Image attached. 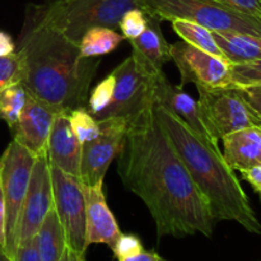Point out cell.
I'll use <instances>...</instances> for the list:
<instances>
[{"label":"cell","mask_w":261,"mask_h":261,"mask_svg":"<svg viewBox=\"0 0 261 261\" xmlns=\"http://www.w3.org/2000/svg\"><path fill=\"white\" fill-rule=\"evenodd\" d=\"M117 172L150 212L158 239L212 237L216 218L154 114V102L129 120Z\"/></svg>","instance_id":"obj_1"},{"label":"cell","mask_w":261,"mask_h":261,"mask_svg":"<svg viewBox=\"0 0 261 261\" xmlns=\"http://www.w3.org/2000/svg\"><path fill=\"white\" fill-rule=\"evenodd\" d=\"M17 51L24 66L22 84L32 96L68 114L87 107L101 60L82 56L79 43L43 25L30 5Z\"/></svg>","instance_id":"obj_2"},{"label":"cell","mask_w":261,"mask_h":261,"mask_svg":"<svg viewBox=\"0 0 261 261\" xmlns=\"http://www.w3.org/2000/svg\"><path fill=\"white\" fill-rule=\"evenodd\" d=\"M154 114L191 178L208 201L216 221H233L247 232L261 234V223L234 171L224 161L222 150L204 144L184 122L154 103Z\"/></svg>","instance_id":"obj_3"},{"label":"cell","mask_w":261,"mask_h":261,"mask_svg":"<svg viewBox=\"0 0 261 261\" xmlns=\"http://www.w3.org/2000/svg\"><path fill=\"white\" fill-rule=\"evenodd\" d=\"M30 7L43 25L79 43L89 28L117 30L127 10L142 9V0H50Z\"/></svg>","instance_id":"obj_4"},{"label":"cell","mask_w":261,"mask_h":261,"mask_svg":"<svg viewBox=\"0 0 261 261\" xmlns=\"http://www.w3.org/2000/svg\"><path fill=\"white\" fill-rule=\"evenodd\" d=\"M142 9L160 20L188 19L212 32L261 37V18L239 12L219 0H142Z\"/></svg>","instance_id":"obj_5"},{"label":"cell","mask_w":261,"mask_h":261,"mask_svg":"<svg viewBox=\"0 0 261 261\" xmlns=\"http://www.w3.org/2000/svg\"><path fill=\"white\" fill-rule=\"evenodd\" d=\"M201 121L216 140L246 127L261 126V116L236 86L196 87Z\"/></svg>","instance_id":"obj_6"},{"label":"cell","mask_w":261,"mask_h":261,"mask_svg":"<svg viewBox=\"0 0 261 261\" xmlns=\"http://www.w3.org/2000/svg\"><path fill=\"white\" fill-rule=\"evenodd\" d=\"M36 157L19 143L12 140L0 157V185L7 213V249L12 259L18 246L20 212L30 185Z\"/></svg>","instance_id":"obj_7"},{"label":"cell","mask_w":261,"mask_h":261,"mask_svg":"<svg viewBox=\"0 0 261 261\" xmlns=\"http://www.w3.org/2000/svg\"><path fill=\"white\" fill-rule=\"evenodd\" d=\"M54 209L64 227L70 251L84 254L86 245V201L81 181L50 165Z\"/></svg>","instance_id":"obj_8"},{"label":"cell","mask_w":261,"mask_h":261,"mask_svg":"<svg viewBox=\"0 0 261 261\" xmlns=\"http://www.w3.org/2000/svg\"><path fill=\"white\" fill-rule=\"evenodd\" d=\"M97 121L99 135L82 145L79 181L87 186L103 184L110 165L121 152L129 125L125 117H106Z\"/></svg>","instance_id":"obj_9"},{"label":"cell","mask_w":261,"mask_h":261,"mask_svg":"<svg viewBox=\"0 0 261 261\" xmlns=\"http://www.w3.org/2000/svg\"><path fill=\"white\" fill-rule=\"evenodd\" d=\"M112 75L115 76L112 101L98 120L106 117H125L129 121L154 102L153 89L158 76L152 78L143 73L137 66L133 56L125 59L112 71Z\"/></svg>","instance_id":"obj_10"},{"label":"cell","mask_w":261,"mask_h":261,"mask_svg":"<svg viewBox=\"0 0 261 261\" xmlns=\"http://www.w3.org/2000/svg\"><path fill=\"white\" fill-rule=\"evenodd\" d=\"M170 51L171 59L180 71L181 84L193 83L208 88L232 84L231 64L224 58L205 53L182 40L170 45Z\"/></svg>","instance_id":"obj_11"},{"label":"cell","mask_w":261,"mask_h":261,"mask_svg":"<svg viewBox=\"0 0 261 261\" xmlns=\"http://www.w3.org/2000/svg\"><path fill=\"white\" fill-rule=\"evenodd\" d=\"M54 206L53 182L47 155L36 158L30 185L20 212L18 245L30 241L37 233L43 219Z\"/></svg>","instance_id":"obj_12"},{"label":"cell","mask_w":261,"mask_h":261,"mask_svg":"<svg viewBox=\"0 0 261 261\" xmlns=\"http://www.w3.org/2000/svg\"><path fill=\"white\" fill-rule=\"evenodd\" d=\"M58 109L31 94L19 120L12 130L13 140L30 150L36 158L47 155V143Z\"/></svg>","instance_id":"obj_13"},{"label":"cell","mask_w":261,"mask_h":261,"mask_svg":"<svg viewBox=\"0 0 261 261\" xmlns=\"http://www.w3.org/2000/svg\"><path fill=\"white\" fill-rule=\"evenodd\" d=\"M153 99H154V103L162 106L163 109L171 112L176 119L184 122L204 144L216 150H221L218 140H216L209 134L206 127L204 126L203 121H201L198 102L193 97L189 96L188 93H185L181 89V87L171 84L165 76V74L155 79Z\"/></svg>","instance_id":"obj_14"},{"label":"cell","mask_w":261,"mask_h":261,"mask_svg":"<svg viewBox=\"0 0 261 261\" xmlns=\"http://www.w3.org/2000/svg\"><path fill=\"white\" fill-rule=\"evenodd\" d=\"M86 201V245H107L112 249L122 233L115 216L107 205L103 184L94 186L82 185Z\"/></svg>","instance_id":"obj_15"},{"label":"cell","mask_w":261,"mask_h":261,"mask_svg":"<svg viewBox=\"0 0 261 261\" xmlns=\"http://www.w3.org/2000/svg\"><path fill=\"white\" fill-rule=\"evenodd\" d=\"M158 18L148 15V25L137 38L129 40L133 47V59L138 68L152 78L163 74V66L171 59L170 43L166 41Z\"/></svg>","instance_id":"obj_16"},{"label":"cell","mask_w":261,"mask_h":261,"mask_svg":"<svg viewBox=\"0 0 261 261\" xmlns=\"http://www.w3.org/2000/svg\"><path fill=\"white\" fill-rule=\"evenodd\" d=\"M82 144L71 130L68 112H60L51 127L47 143L48 163L79 180Z\"/></svg>","instance_id":"obj_17"},{"label":"cell","mask_w":261,"mask_h":261,"mask_svg":"<svg viewBox=\"0 0 261 261\" xmlns=\"http://www.w3.org/2000/svg\"><path fill=\"white\" fill-rule=\"evenodd\" d=\"M227 165L233 171H246L261 165V126L246 127L222 138Z\"/></svg>","instance_id":"obj_18"},{"label":"cell","mask_w":261,"mask_h":261,"mask_svg":"<svg viewBox=\"0 0 261 261\" xmlns=\"http://www.w3.org/2000/svg\"><path fill=\"white\" fill-rule=\"evenodd\" d=\"M213 37L229 64L261 59V37L233 32H213Z\"/></svg>","instance_id":"obj_19"},{"label":"cell","mask_w":261,"mask_h":261,"mask_svg":"<svg viewBox=\"0 0 261 261\" xmlns=\"http://www.w3.org/2000/svg\"><path fill=\"white\" fill-rule=\"evenodd\" d=\"M42 261H59L68 249L64 227L55 209H50L33 237Z\"/></svg>","instance_id":"obj_20"},{"label":"cell","mask_w":261,"mask_h":261,"mask_svg":"<svg viewBox=\"0 0 261 261\" xmlns=\"http://www.w3.org/2000/svg\"><path fill=\"white\" fill-rule=\"evenodd\" d=\"M125 37L112 28H89L79 41V50L84 58H98L112 53Z\"/></svg>","instance_id":"obj_21"},{"label":"cell","mask_w":261,"mask_h":261,"mask_svg":"<svg viewBox=\"0 0 261 261\" xmlns=\"http://www.w3.org/2000/svg\"><path fill=\"white\" fill-rule=\"evenodd\" d=\"M171 23H172L173 31L180 36L181 40L188 42L189 45L200 48V50L212 54V55L224 58L221 48L214 40L213 32L211 30L188 19H172Z\"/></svg>","instance_id":"obj_22"},{"label":"cell","mask_w":261,"mask_h":261,"mask_svg":"<svg viewBox=\"0 0 261 261\" xmlns=\"http://www.w3.org/2000/svg\"><path fill=\"white\" fill-rule=\"evenodd\" d=\"M31 93L22 83H17L0 93V119L12 132L17 125Z\"/></svg>","instance_id":"obj_23"},{"label":"cell","mask_w":261,"mask_h":261,"mask_svg":"<svg viewBox=\"0 0 261 261\" xmlns=\"http://www.w3.org/2000/svg\"><path fill=\"white\" fill-rule=\"evenodd\" d=\"M69 124L81 144L91 142L99 135V124L87 107H78L68 114Z\"/></svg>","instance_id":"obj_24"},{"label":"cell","mask_w":261,"mask_h":261,"mask_svg":"<svg viewBox=\"0 0 261 261\" xmlns=\"http://www.w3.org/2000/svg\"><path fill=\"white\" fill-rule=\"evenodd\" d=\"M115 89V76L112 73L107 75L106 78L102 79L92 93L88 96V101H87V109L91 112L92 116L96 120L99 119L105 110L110 106L112 101V96H114Z\"/></svg>","instance_id":"obj_25"},{"label":"cell","mask_w":261,"mask_h":261,"mask_svg":"<svg viewBox=\"0 0 261 261\" xmlns=\"http://www.w3.org/2000/svg\"><path fill=\"white\" fill-rule=\"evenodd\" d=\"M24 75V66L17 50L7 56H0V93L4 89L22 83Z\"/></svg>","instance_id":"obj_26"},{"label":"cell","mask_w":261,"mask_h":261,"mask_svg":"<svg viewBox=\"0 0 261 261\" xmlns=\"http://www.w3.org/2000/svg\"><path fill=\"white\" fill-rule=\"evenodd\" d=\"M231 83L237 87L261 84V59L250 63L231 64Z\"/></svg>","instance_id":"obj_27"},{"label":"cell","mask_w":261,"mask_h":261,"mask_svg":"<svg viewBox=\"0 0 261 261\" xmlns=\"http://www.w3.org/2000/svg\"><path fill=\"white\" fill-rule=\"evenodd\" d=\"M148 25V14L140 8L130 9L122 15L119 23L122 36L126 40H133L142 35Z\"/></svg>","instance_id":"obj_28"},{"label":"cell","mask_w":261,"mask_h":261,"mask_svg":"<svg viewBox=\"0 0 261 261\" xmlns=\"http://www.w3.org/2000/svg\"><path fill=\"white\" fill-rule=\"evenodd\" d=\"M111 250L117 260L133 256V255H137L139 254V252L144 251L143 244L142 241H140L139 237L132 233L120 234V237L117 239V241L115 242L114 247H112Z\"/></svg>","instance_id":"obj_29"},{"label":"cell","mask_w":261,"mask_h":261,"mask_svg":"<svg viewBox=\"0 0 261 261\" xmlns=\"http://www.w3.org/2000/svg\"><path fill=\"white\" fill-rule=\"evenodd\" d=\"M12 261H42L38 254L37 246H36L35 239L30 241L22 242L17 246L14 255L10 259Z\"/></svg>","instance_id":"obj_30"},{"label":"cell","mask_w":261,"mask_h":261,"mask_svg":"<svg viewBox=\"0 0 261 261\" xmlns=\"http://www.w3.org/2000/svg\"><path fill=\"white\" fill-rule=\"evenodd\" d=\"M219 2L245 14L261 18V0H219Z\"/></svg>","instance_id":"obj_31"},{"label":"cell","mask_w":261,"mask_h":261,"mask_svg":"<svg viewBox=\"0 0 261 261\" xmlns=\"http://www.w3.org/2000/svg\"><path fill=\"white\" fill-rule=\"evenodd\" d=\"M237 88L241 92L244 98L251 105L252 109L261 116V84H256V86L237 87Z\"/></svg>","instance_id":"obj_32"},{"label":"cell","mask_w":261,"mask_h":261,"mask_svg":"<svg viewBox=\"0 0 261 261\" xmlns=\"http://www.w3.org/2000/svg\"><path fill=\"white\" fill-rule=\"evenodd\" d=\"M242 177L245 181L251 185V188L254 189L255 193L259 194L261 199V165L256 166V167H252L250 170L242 171Z\"/></svg>","instance_id":"obj_33"},{"label":"cell","mask_w":261,"mask_h":261,"mask_svg":"<svg viewBox=\"0 0 261 261\" xmlns=\"http://www.w3.org/2000/svg\"><path fill=\"white\" fill-rule=\"evenodd\" d=\"M5 249H7V213H5L2 185H0V251L5 252Z\"/></svg>","instance_id":"obj_34"},{"label":"cell","mask_w":261,"mask_h":261,"mask_svg":"<svg viewBox=\"0 0 261 261\" xmlns=\"http://www.w3.org/2000/svg\"><path fill=\"white\" fill-rule=\"evenodd\" d=\"M17 50V45L9 33L0 31V56H7Z\"/></svg>","instance_id":"obj_35"},{"label":"cell","mask_w":261,"mask_h":261,"mask_svg":"<svg viewBox=\"0 0 261 261\" xmlns=\"http://www.w3.org/2000/svg\"><path fill=\"white\" fill-rule=\"evenodd\" d=\"M160 257V255L154 251H142L137 255H133V256L120 259L119 261H158Z\"/></svg>","instance_id":"obj_36"},{"label":"cell","mask_w":261,"mask_h":261,"mask_svg":"<svg viewBox=\"0 0 261 261\" xmlns=\"http://www.w3.org/2000/svg\"><path fill=\"white\" fill-rule=\"evenodd\" d=\"M69 257H70V261H86L84 254H78V252L70 251V250H69Z\"/></svg>","instance_id":"obj_37"},{"label":"cell","mask_w":261,"mask_h":261,"mask_svg":"<svg viewBox=\"0 0 261 261\" xmlns=\"http://www.w3.org/2000/svg\"><path fill=\"white\" fill-rule=\"evenodd\" d=\"M59 261H70V257H69V249H66V251L64 252V255Z\"/></svg>","instance_id":"obj_38"},{"label":"cell","mask_w":261,"mask_h":261,"mask_svg":"<svg viewBox=\"0 0 261 261\" xmlns=\"http://www.w3.org/2000/svg\"><path fill=\"white\" fill-rule=\"evenodd\" d=\"M0 261H12L4 251H0Z\"/></svg>","instance_id":"obj_39"},{"label":"cell","mask_w":261,"mask_h":261,"mask_svg":"<svg viewBox=\"0 0 261 261\" xmlns=\"http://www.w3.org/2000/svg\"><path fill=\"white\" fill-rule=\"evenodd\" d=\"M158 261H167V260H165L163 257H160V260H158Z\"/></svg>","instance_id":"obj_40"}]
</instances>
